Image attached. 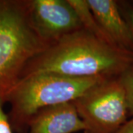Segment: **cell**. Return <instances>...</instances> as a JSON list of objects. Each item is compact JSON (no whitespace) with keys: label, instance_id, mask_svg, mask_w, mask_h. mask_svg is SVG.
I'll return each instance as SVG.
<instances>
[{"label":"cell","instance_id":"1","mask_svg":"<svg viewBox=\"0 0 133 133\" xmlns=\"http://www.w3.org/2000/svg\"><path fill=\"white\" fill-rule=\"evenodd\" d=\"M131 62L132 55L103 42L82 29L59 39L33 57L19 78L49 72L72 78H111L127 70Z\"/></svg>","mask_w":133,"mask_h":133},{"label":"cell","instance_id":"2","mask_svg":"<svg viewBox=\"0 0 133 133\" xmlns=\"http://www.w3.org/2000/svg\"><path fill=\"white\" fill-rule=\"evenodd\" d=\"M106 79L102 77L72 78L39 72L19 78L5 93L10 104L8 118L14 130L21 131L41 109L71 103Z\"/></svg>","mask_w":133,"mask_h":133},{"label":"cell","instance_id":"3","mask_svg":"<svg viewBox=\"0 0 133 133\" xmlns=\"http://www.w3.org/2000/svg\"><path fill=\"white\" fill-rule=\"evenodd\" d=\"M50 45L33 27L28 1L0 0V92L5 94L24 66Z\"/></svg>","mask_w":133,"mask_h":133},{"label":"cell","instance_id":"4","mask_svg":"<svg viewBox=\"0 0 133 133\" xmlns=\"http://www.w3.org/2000/svg\"><path fill=\"white\" fill-rule=\"evenodd\" d=\"M84 133H116L125 123L127 101L121 81L106 79L74 101Z\"/></svg>","mask_w":133,"mask_h":133},{"label":"cell","instance_id":"5","mask_svg":"<svg viewBox=\"0 0 133 133\" xmlns=\"http://www.w3.org/2000/svg\"><path fill=\"white\" fill-rule=\"evenodd\" d=\"M28 5L34 28L50 44L83 29L67 0H33L28 1Z\"/></svg>","mask_w":133,"mask_h":133},{"label":"cell","instance_id":"6","mask_svg":"<svg viewBox=\"0 0 133 133\" xmlns=\"http://www.w3.org/2000/svg\"><path fill=\"white\" fill-rule=\"evenodd\" d=\"M104 33L117 49L132 55L133 33L112 0H87Z\"/></svg>","mask_w":133,"mask_h":133},{"label":"cell","instance_id":"7","mask_svg":"<svg viewBox=\"0 0 133 133\" xmlns=\"http://www.w3.org/2000/svg\"><path fill=\"white\" fill-rule=\"evenodd\" d=\"M28 127L29 133H73L85 129L72 102L39 110Z\"/></svg>","mask_w":133,"mask_h":133},{"label":"cell","instance_id":"8","mask_svg":"<svg viewBox=\"0 0 133 133\" xmlns=\"http://www.w3.org/2000/svg\"><path fill=\"white\" fill-rule=\"evenodd\" d=\"M67 2L76 11V14L80 20L81 26L84 30L103 42L107 43L110 46L116 48L101 28L87 0H67Z\"/></svg>","mask_w":133,"mask_h":133},{"label":"cell","instance_id":"9","mask_svg":"<svg viewBox=\"0 0 133 133\" xmlns=\"http://www.w3.org/2000/svg\"><path fill=\"white\" fill-rule=\"evenodd\" d=\"M119 81L125 91L129 111L133 114V70L127 69L121 73Z\"/></svg>","mask_w":133,"mask_h":133},{"label":"cell","instance_id":"10","mask_svg":"<svg viewBox=\"0 0 133 133\" xmlns=\"http://www.w3.org/2000/svg\"><path fill=\"white\" fill-rule=\"evenodd\" d=\"M5 104V94L0 92V133H14L8 115L4 110Z\"/></svg>","mask_w":133,"mask_h":133},{"label":"cell","instance_id":"11","mask_svg":"<svg viewBox=\"0 0 133 133\" xmlns=\"http://www.w3.org/2000/svg\"><path fill=\"white\" fill-rule=\"evenodd\" d=\"M116 133H133V119L126 122Z\"/></svg>","mask_w":133,"mask_h":133},{"label":"cell","instance_id":"12","mask_svg":"<svg viewBox=\"0 0 133 133\" xmlns=\"http://www.w3.org/2000/svg\"><path fill=\"white\" fill-rule=\"evenodd\" d=\"M129 27L132 30V32L133 33V9L131 10L129 13Z\"/></svg>","mask_w":133,"mask_h":133}]
</instances>
